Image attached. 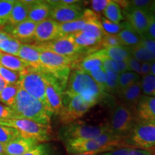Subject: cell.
<instances>
[{"mask_svg":"<svg viewBox=\"0 0 155 155\" xmlns=\"http://www.w3.org/2000/svg\"><path fill=\"white\" fill-rule=\"evenodd\" d=\"M104 88L94 81L88 73L71 69L63 94V101L75 96H81L95 106L104 98Z\"/></svg>","mask_w":155,"mask_h":155,"instance_id":"obj_1","label":"cell"},{"mask_svg":"<svg viewBox=\"0 0 155 155\" xmlns=\"http://www.w3.org/2000/svg\"><path fill=\"white\" fill-rule=\"evenodd\" d=\"M11 108L14 114V119H29L50 126L53 114L41 101L31 96L21 88Z\"/></svg>","mask_w":155,"mask_h":155,"instance_id":"obj_2","label":"cell"},{"mask_svg":"<svg viewBox=\"0 0 155 155\" xmlns=\"http://www.w3.org/2000/svg\"><path fill=\"white\" fill-rule=\"evenodd\" d=\"M124 144L131 148L155 149V121H137L125 137Z\"/></svg>","mask_w":155,"mask_h":155,"instance_id":"obj_3","label":"cell"},{"mask_svg":"<svg viewBox=\"0 0 155 155\" xmlns=\"http://www.w3.org/2000/svg\"><path fill=\"white\" fill-rule=\"evenodd\" d=\"M0 125L14 128L20 132L22 137L35 139L40 143H46L52 137L51 126L41 124L29 119L0 120Z\"/></svg>","mask_w":155,"mask_h":155,"instance_id":"obj_4","label":"cell"},{"mask_svg":"<svg viewBox=\"0 0 155 155\" xmlns=\"http://www.w3.org/2000/svg\"><path fill=\"white\" fill-rule=\"evenodd\" d=\"M45 73L29 67L19 73V85L25 92L45 106ZM46 107V106H45Z\"/></svg>","mask_w":155,"mask_h":155,"instance_id":"obj_5","label":"cell"},{"mask_svg":"<svg viewBox=\"0 0 155 155\" xmlns=\"http://www.w3.org/2000/svg\"><path fill=\"white\" fill-rule=\"evenodd\" d=\"M109 129L108 124L89 125L75 121L64 125L59 130V137L64 143L80 139H96Z\"/></svg>","mask_w":155,"mask_h":155,"instance_id":"obj_6","label":"cell"},{"mask_svg":"<svg viewBox=\"0 0 155 155\" xmlns=\"http://www.w3.org/2000/svg\"><path fill=\"white\" fill-rule=\"evenodd\" d=\"M41 50L68 57H78L81 55H87L95 53L94 50L98 47L82 48L75 43L72 35H68L61 38L45 43L35 44Z\"/></svg>","mask_w":155,"mask_h":155,"instance_id":"obj_7","label":"cell"},{"mask_svg":"<svg viewBox=\"0 0 155 155\" xmlns=\"http://www.w3.org/2000/svg\"><path fill=\"white\" fill-rule=\"evenodd\" d=\"M136 122L137 119L133 110L121 104L114 108L108 126L112 132L125 139Z\"/></svg>","mask_w":155,"mask_h":155,"instance_id":"obj_8","label":"cell"},{"mask_svg":"<svg viewBox=\"0 0 155 155\" xmlns=\"http://www.w3.org/2000/svg\"><path fill=\"white\" fill-rule=\"evenodd\" d=\"M94 106L81 96H75L65 101L63 107L58 114L59 120L64 125L76 121Z\"/></svg>","mask_w":155,"mask_h":155,"instance_id":"obj_9","label":"cell"},{"mask_svg":"<svg viewBox=\"0 0 155 155\" xmlns=\"http://www.w3.org/2000/svg\"><path fill=\"white\" fill-rule=\"evenodd\" d=\"M48 2L51 7L49 19L58 23L68 22L81 18L85 11V9L79 5L81 2L69 5L64 3L63 0Z\"/></svg>","mask_w":155,"mask_h":155,"instance_id":"obj_10","label":"cell"},{"mask_svg":"<svg viewBox=\"0 0 155 155\" xmlns=\"http://www.w3.org/2000/svg\"><path fill=\"white\" fill-rule=\"evenodd\" d=\"M45 74L47 77L45 87V106L53 115H58L63 107V92L56 84L53 78L47 73H45Z\"/></svg>","mask_w":155,"mask_h":155,"instance_id":"obj_11","label":"cell"},{"mask_svg":"<svg viewBox=\"0 0 155 155\" xmlns=\"http://www.w3.org/2000/svg\"><path fill=\"white\" fill-rule=\"evenodd\" d=\"M123 17L135 31L141 36L144 35L148 28L151 11L150 9H142L126 7L122 12Z\"/></svg>","mask_w":155,"mask_h":155,"instance_id":"obj_12","label":"cell"},{"mask_svg":"<svg viewBox=\"0 0 155 155\" xmlns=\"http://www.w3.org/2000/svg\"><path fill=\"white\" fill-rule=\"evenodd\" d=\"M63 37L60 30V23L51 19H47L38 23L35 32V44L45 43Z\"/></svg>","mask_w":155,"mask_h":155,"instance_id":"obj_13","label":"cell"},{"mask_svg":"<svg viewBox=\"0 0 155 155\" xmlns=\"http://www.w3.org/2000/svg\"><path fill=\"white\" fill-rule=\"evenodd\" d=\"M65 150L69 155H75L89 152H107L109 149L102 147L95 139H80L64 143Z\"/></svg>","mask_w":155,"mask_h":155,"instance_id":"obj_14","label":"cell"},{"mask_svg":"<svg viewBox=\"0 0 155 155\" xmlns=\"http://www.w3.org/2000/svg\"><path fill=\"white\" fill-rule=\"evenodd\" d=\"M37 26L38 23L27 19L15 26L6 25L5 27H3L2 30L14 37L22 43L26 44L27 42L34 40Z\"/></svg>","mask_w":155,"mask_h":155,"instance_id":"obj_15","label":"cell"},{"mask_svg":"<svg viewBox=\"0 0 155 155\" xmlns=\"http://www.w3.org/2000/svg\"><path fill=\"white\" fill-rule=\"evenodd\" d=\"M134 113L137 121H155V97L143 95Z\"/></svg>","mask_w":155,"mask_h":155,"instance_id":"obj_16","label":"cell"},{"mask_svg":"<svg viewBox=\"0 0 155 155\" xmlns=\"http://www.w3.org/2000/svg\"><path fill=\"white\" fill-rule=\"evenodd\" d=\"M40 144V141L35 139L18 137L5 145V154L7 155H23L33 150Z\"/></svg>","mask_w":155,"mask_h":155,"instance_id":"obj_17","label":"cell"},{"mask_svg":"<svg viewBox=\"0 0 155 155\" xmlns=\"http://www.w3.org/2000/svg\"><path fill=\"white\" fill-rule=\"evenodd\" d=\"M40 53V48L38 47L37 45L22 43L17 57L28 63L32 68L42 71Z\"/></svg>","mask_w":155,"mask_h":155,"instance_id":"obj_18","label":"cell"},{"mask_svg":"<svg viewBox=\"0 0 155 155\" xmlns=\"http://www.w3.org/2000/svg\"><path fill=\"white\" fill-rule=\"evenodd\" d=\"M50 9L51 7L48 1H31L28 19L38 24L49 18Z\"/></svg>","mask_w":155,"mask_h":155,"instance_id":"obj_19","label":"cell"},{"mask_svg":"<svg viewBox=\"0 0 155 155\" xmlns=\"http://www.w3.org/2000/svg\"><path fill=\"white\" fill-rule=\"evenodd\" d=\"M104 53L102 50H98L95 53L85 56L82 59L78 60L73 63L71 69H76L88 73L91 70L97 67H103Z\"/></svg>","mask_w":155,"mask_h":155,"instance_id":"obj_20","label":"cell"},{"mask_svg":"<svg viewBox=\"0 0 155 155\" xmlns=\"http://www.w3.org/2000/svg\"><path fill=\"white\" fill-rule=\"evenodd\" d=\"M117 96L122 101V104L134 111L141 97L143 96L141 81L119 91Z\"/></svg>","mask_w":155,"mask_h":155,"instance_id":"obj_21","label":"cell"},{"mask_svg":"<svg viewBox=\"0 0 155 155\" xmlns=\"http://www.w3.org/2000/svg\"><path fill=\"white\" fill-rule=\"evenodd\" d=\"M31 1L27 0H19L15 1L12 10L11 12L7 25L15 26L24 22L28 18L29 8H30Z\"/></svg>","mask_w":155,"mask_h":155,"instance_id":"obj_22","label":"cell"},{"mask_svg":"<svg viewBox=\"0 0 155 155\" xmlns=\"http://www.w3.org/2000/svg\"><path fill=\"white\" fill-rule=\"evenodd\" d=\"M91 9H85L83 15L81 18L75 19L71 22L60 23V30L63 36L68 35L74 34L75 32H80L84 28L87 22L88 21L89 16Z\"/></svg>","mask_w":155,"mask_h":155,"instance_id":"obj_23","label":"cell"},{"mask_svg":"<svg viewBox=\"0 0 155 155\" xmlns=\"http://www.w3.org/2000/svg\"><path fill=\"white\" fill-rule=\"evenodd\" d=\"M0 65L11 71L20 73L30 67L17 56L4 53L0 51Z\"/></svg>","mask_w":155,"mask_h":155,"instance_id":"obj_24","label":"cell"},{"mask_svg":"<svg viewBox=\"0 0 155 155\" xmlns=\"http://www.w3.org/2000/svg\"><path fill=\"white\" fill-rule=\"evenodd\" d=\"M124 29L117 35L123 45L126 47H131L140 43L142 36L134 30L127 21L124 22Z\"/></svg>","mask_w":155,"mask_h":155,"instance_id":"obj_25","label":"cell"},{"mask_svg":"<svg viewBox=\"0 0 155 155\" xmlns=\"http://www.w3.org/2000/svg\"><path fill=\"white\" fill-rule=\"evenodd\" d=\"M131 55L141 63L155 61V53L140 44L128 47Z\"/></svg>","mask_w":155,"mask_h":155,"instance_id":"obj_26","label":"cell"},{"mask_svg":"<svg viewBox=\"0 0 155 155\" xmlns=\"http://www.w3.org/2000/svg\"><path fill=\"white\" fill-rule=\"evenodd\" d=\"M74 39V41L78 45L82 48L97 47L96 45H100L101 40L96 38L94 35L80 31L71 34Z\"/></svg>","mask_w":155,"mask_h":155,"instance_id":"obj_27","label":"cell"},{"mask_svg":"<svg viewBox=\"0 0 155 155\" xmlns=\"http://www.w3.org/2000/svg\"><path fill=\"white\" fill-rule=\"evenodd\" d=\"M20 88L19 83L8 84L0 92V102L4 105L11 108L16 99L18 91Z\"/></svg>","mask_w":155,"mask_h":155,"instance_id":"obj_28","label":"cell"},{"mask_svg":"<svg viewBox=\"0 0 155 155\" xmlns=\"http://www.w3.org/2000/svg\"><path fill=\"white\" fill-rule=\"evenodd\" d=\"M102 51L108 58L116 61H127L131 56L129 48L126 46H118L102 49Z\"/></svg>","mask_w":155,"mask_h":155,"instance_id":"obj_29","label":"cell"},{"mask_svg":"<svg viewBox=\"0 0 155 155\" xmlns=\"http://www.w3.org/2000/svg\"><path fill=\"white\" fill-rule=\"evenodd\" d=\"M103 14L106 19L115 23H121V20L124 19L121 7L116 2V1L111 0L107 7L103 12Z\"/></svg>","mask_w":155,"mask_h":155,"instance_id":"obj_30","label":"cell"},{"mask_svg":"<svg viewBox=\"0 0 155 155\" xmlns=\"http://www.w3.org/2000/svg\"><path fill=\"white\" fill-rule=\"evenodd\" d=\"M141 80V77L137 73L131 71H127L120 73L119 75V91L128 87L132 86L134 83Z\"/></svg>","mask_w":155,"mask_h":155,"instance_id":"obj_31","label":"cell"},{"mask_svg":"<svg viewBox=\"0 0 155 155\" xmlns=\"http://www.w3.org/2000/svg\"><path fill=\"white\" fill-rule=\"evenodd\" d=\"M22 137L20 132L12 127L0 125V144L7 145L18 137Z\"/></svg>","mask_w":155,"mask_h":155,"instance_id":"obj_32","label":"cell"},{"mask_svg":"<svg viewBox=\"0 0 155 155\" xmlns=\"http://www.w3.org/2000/svg\"><path fill=\"white\" fill-rule=\"evenodd\" d=\"M15 3V0H1L0 1V28H2L8 22Z\"/></svg>","mask_w":155,"mask_h":155,"instance_id":"obj_33","label":"cell"},{"mask_svg":"<svg viewBox=\"0 0 155 155\" xmlns=\"http://www.w3.org/2000/svg\"><path fill=\"white\" fill-rule=\"evenodd\" d=\"M119 75L111 71H106V82L104 88L105 93L116 95L119 94Z\"/></svg>","mask_w":155,"mask_h":155,"instance_id":"obj_34","label":"cell"},{"mask_svg":"<svg viewBox=\"0 0 155 155\" xmlns=\"http://www.w3.org/2000/svg\"><path fill=\"white\" fill-rule=\"evenodd\" d=\"M141 86L144 96L155 97V76L152 74L141 77Z\"/></svg>","mask_w":155,"mask_h":155,"instance_id":"obj_35","label":"cell"},{"mask_svg":"<svg viewBox=\"0 0 155 155\" xmlns=\"http://www.w3.org/2000/svg\"><path fill=\"white\" fill-rule=\"evenodd\" d=\"M101 23L103 30L107 34L118 35L124 29V24L123 22L115 23L106 19L104 17H101Z\"/></svg>","mask_w":155,"mask_h":155,"instance_id":"obj_36","label":"cell"},{"mask_svg":"<svg viewBox=\"0 0 155 155\" xmlns=\"http://www.w3.org/2000/svg\"><path fill=\"white\" fill-rule=\"evenodd\" d=\"M101 47L103 49L106 48L118 47V46H124L121 40H119L117 35H110L105 33L100 42Z\"/></svg>","mask_w":155,"mask_h":155,"instance_id":"obj_37","label":"cell"},{"mask_svg":"<svg viewBox=\"0 0 155 155\" xmlns=\"http://www.w3.org/2000/svg\"><path fill=\"white\" fill-rule=\"evenodd\" d=\"M0 76L7 84H17L19 81V73L11 71L0 65Z\"/></svg>","mask_w":155,"mask_h":155,"instance_id":"obj_38","label":"cell"},{"mask_svg":"<svg viewBox=\"0 0 155 155\" xmlns=\"http://www.w3.org/2000/svg\"><path fill=\"white\" fill-rule=\"evenodd\" d=\"M88 74L94 79L97 84L105 88L106 82V71L104 67H97L91 70Z\"/></svg>","mask_w":155,"mask_h":155,"instance_id":"obj_39","label":"cell"},{"mask_svg":"<svg viewBox=\"0 0 155 155\" xmlns=\"http://www.w3.org/2000/svg\"><path fill=\"white\" fill-rule=\"evenodd\" d=\"M23 155H56V153L50 144L40 143L33 150Z\"/></svg>","mask_w":155,"mask_h":155,"instance_id":"obj_40","label":"cell"},{"mask_svg":"<svg viewBox=\"0 0 155 155\" xmlns=\"http://www.w3.org/2000/svg\"><path fill=\"white\" fill-rule=\"evenodd\" d=\"M153 1L150 0H132V1H126V7H132L136 9H150Z\"/></svg>","mask_w":155,"mask_h":155,"instance_id":"obj_41","label":"cell"},{"mask_svg":"<svg viewBox=\"0 0 155 155\" xmlns=\"http://www.w3.org/2000/svg\"><path fill=\"white\" fill-rule=\"evenodd\" d=\"M142 38L155 40V14L151 12L150 22H149L148 28L146 32L142 36Z\"/></svg>","mask_w":155,"mask_h":155,"instance_id":"obj_42","label":"cell"},{"mask_svg":"<svg viewBox=\"0 0 155 155\" xmlns=\"http://www.w3.org/2000/svg\"><path fill=\"white\" fill-rule=\"evenodd\" d=\"M110 2L111 0H92L91 1L92 10L96 13L103 12Z\"/></svg>","mask_w":155,"mask_h":155,"instance_id":"obj_43","label":"cell"},{"mask_svg":"<svg viewBox=\"0 0 155 155\" xmlns=\"http://www.w3.org/2000/svg\"><path fill=\"white\" fill-rule=\"evenodd\" d=\"M127 63L128 66H129V71L137 73V74L140 75L141 63V62L137 61V59H135L134 58H133L132 56H131V57L127 61Z\"/></svg>","mask_w":155,"mask_h":155,"instance_id":"obj_44","label":"cell"},{"mask_svg":"<svg viewBox=\"0 0 155 155\" xmlns=\"http://www.w3.org/2000/svg\"><path fill=\"white\" fill-rule=\"evenodd\" d=\"M14 114L11 108L0 104V120L14 119Z\"/></svg>","mask_w":155,"mask_h":155,"instance_id":"obj_45","label":"cell"},{"mask_svg":"<svg viewBox=\"0 0 155 155\" xmlns=\"http://www.w3.org/2000/svg\"><path fill=\"white\" fill-rule=\"evenodd\" d=\"M128 155H155V149L142 150V149L131 148Z\"/></svg>","mask_w":155,"mask_h":155,"instance_id":"obj_46","label":"cell"},{"mask_svg":"<svg viewBox=\"0 0 155 155\" xmlns=\"http://www.w3.org/2000/svg\"><path fill=\"white\" fill-rule=\"evenodd\" d=\"M130 150L131 147H121L110 152L101 153L99 155H128Z\"/></svg>","mask_w":155,"mask_h":155,"instance_id":"obj_47","label":"cell"},{"mask_svg":"<svg viewBox=\"0 0 155 155\" xmlns=\"http://www.w3.org/2000/svg\"><path fill=\"white\" fill-rule=\"evenodd\" d=\"M139 44L143 45L144 47L147 48V49L150 50V51L152 52V53H155V40L142 38Z\"/></svg>","mask_w":155,"mask_h":155,"instance_id":"obj_48","label":"cell"},{"mask_svg":"<svg viewBox=\"0 0 155 155\" xmlns=\"http://www.w3.org/2000/svg\"><path fill=\"white\" fill-rule=\"evenodd\" d=\"M151 74V63L150 62H142L141 63L140 76H144Z\"/></svg>","mask_w":155,"mask_h":155,"instance_id":"obj_49","label":"cell"},{"mask_svg":"<svg viewBox=\"0 0 155 155\" xmlns=\"http://www.w3.org/2000/svg\"><path fill=\"white\" fill-rule=\"evenodd\" d=\"M7 85L8 84H7V82L4 80L0 76V92H1Z\"/></svg>","mask_w":155,"mask_h":155,"instance_id":"obj_50","label":"cell"},{"mask_svg":"<svg viewBox=\"0 0 155 155\" xmlns=\"http://www.w3.org/2000/svg\"><path fill=\"white\" fill-rule=\"evenodd\" d=\"M151 74L155 76V61L151 62Z\"/></svg>","mask_w":155,"mask_h":155,"instance_id":"obj_51","label":"cell"},{"mask_svg":"<svg viewBox=\"0 0 155 155\" xmlns=\"http://www.w3.org/2000/svg\"><path fill=\"white\" fill-rule=\"evenodd\" d=\"M5 154V146L0 144V155Z\"/></svg>","mask_w":155,"mask_h":155,"instance_id":"obj_52","label":"cell"},{"mask_svg":"<svg viewBox=\"0 0 155 155\" xmlns=\"http://www.w3.org/2000/svg\"><path fill=\"white\" fill-rule=\"evenodd\" d=\"M101 154V152H89V153H84V154H75V155H99Z\"/></svg>","mask_w":155,"mask_h":155,"instance_id":"obj_53","label":"cell"},{"mask_svg":"<svg viewBox=\"0 0 155 155\" xmlns=\"http://www.w3.org/2000/svg\"><path fill=\"white\" fill-rule=\"evenodd\" d=\"M150 9L152 12L155 14V1H153L152 5H151V7H150Z\"/></svg>","mask_w":155,"mask_h":155,"instance_id":"obj_54","label":"cell"},{"mask_svg":"<svg viewBox=\"0 0 155 155\" xmlns=\"http://www.w3.org/2000/svg\"><path fill=\"white\" fill-rule=\"evenodd\" d=\"M3 155H7V154H3Z\"/></svg>","mask_w":155,"mask_h":155,"instance_id":"obj_55","label":"cell"}]
</instances>
